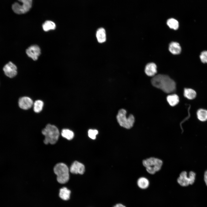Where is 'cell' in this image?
Listing matches in <instances>:
<instances>
[{
    "mask_svg": "<svg viewBox=\"0 0 207 207\" xmlns=\"http://www.w3.org/2000/svg\"><path fill=\"white\" fill-rule=\"evenodd\" d=\"M151 83L154 87L164 92L169 93L174 92L176 89L175 82L168 76L164 74H158L152 79Z\"/></svg>",
    "mask_w": 207,
    "mask_h": 207,
    "instance_id": "obj_1",
    "label": "cell"
},
{
    "mask_svg": "<svg viewBox=\"0 0 207 207\" xmlns=\"http://www.w3.org/2000/svg\"><path fill=\"white\" fill-rule=\"evenodd\" d=\"M42 133L45 136L44 142L46 144L49 143L55 144L57 141L60 135L58 128L55 125L50 124L46 125L42 130Z\"/></svg>",
    "mask_w": 207,
    "mask_h": 207,
    "instance_id": "obj_2",
    "label": "cell"
},
{
    "mask_svg": "<svg viewBox=\"0 0 207 207\" xmlns=\"http://www.w3.org/2000/svg\"><path fill=\"white\" fill-rule=\"evenodd\" d=\"M162 161L158 158L150 157L143 160V166L147 172L151 175H154L160 171L163 165Z\"/></svg>",
    "mask_w": 207,
    "mask_h": 207,
    "instance_id": "obj_3",
    "label": "cell"
},
{
    "mask_svg": "<svg viewBox=\"0 0 207 207\" xmlns=\"http://www.w3.org/2000/svg\"><path fill=\"white\" fill-rule=\"evenodd\" d=\"M54 173L57 176V181L61 184L67 183L69 179V170L67 166L62 163L57 164L53 168Z\"/></svg>",
    "mask_w": 207,
    "mask_h": 207,
    "instance_id": "obj_4",
    "label": "cell"
},
{
    "mask_svg": "<svg viewBox=\"0 0 207 207\" xmlns=\"http://www.w3.org/2000/svg\"><path fill=\"white\" fill-rule=\"evenodd\" d=\"M126 112L124 109L120 110L117 115V121L120 125L125 128L130 129L133 126L135 118L132 114H130L128 118L126 116Z\"/></svg>",
    "mask_w": 207,
    "mask_h": 207,
    "instance_id": "obj_5",
    "label": "cell"
},
{
    "mask_svg": "<svg viewBox=\"0 0 207 207\" xmlns=\"http://www.w3.org/2000/svg\"><path fill=\"white\" fill-rule=\"evenodd\" d=\"M196 178L195 173L193 171H190L188 174L185 171L182 172L177 179L178 183L182 187H187L193 185L195 182Z\"/></svg>",
    "mask_w": 207,
    "mask_h": 207,
    "instance_id": "obj_6",
    "label": "cell"
},
{
    "mask_svg": "<svg viewBox=\"0 0 207 207\" xmlns=\"http://www.w3.org/2000/svg\"><path fill=\"white\" fill-rule=\"evenodd\" d=\"M22 3L15 2L12 6L13 11L18 14H24L28 12L31 7L32 0H18Z\"/></svg>",
    "mask_w": 207,
    "mask_h": 207,
    "instance_id": "obj_7",
    "label": "cell"
},
{
    "mask_svg": "<svg viewBox=\"0 0 207 207\" xmlns=\"http://www.w3.org/2000/svg\"><path fill=\"white\" fill-rule=\"evenodd\" d=\"M3 70L5 75L9 78L14 77L17 74V67L11 62L5 65Z\"/></svg>",
    "mask_w": 207,
    "mask_h": 207,
    "instance_id": "obj_8",
    "label": "cell"
},
{
    "mask_svg": "<svg viewBox=\"0 0 207 207\" xmlns=\"http://www.w3.org/2000/svg\"><path fill=\"white\" fill-rule=\"evenodd\" d=\"M26 53L29 57L35 61L37 60L41 54V49L38 45H32L26 50Z\"/></svg>",
    "mask_w": 207,
    "mask_h": 207,
    "instance_id": "obj_9",
    "label": "cell"
},
{
    "mask_svg": "<svg viewBox=\"0 0 207 207\" xmlns=\"http://www.w3.org/2000/svg\"><path fill=\"white\" fill-rule=\"evenodd\" d=\"M33 104V101L32 99L27 97H21L19 100V106L23 110H27L30 108Z\"/></svg>",
    "mask_w": 207,
    "mask_h": 207,
    "instance_id": "obj_10",
    "label": "cell"
},
{
    "mask_svg": "<svg viewBox=\"0 0 207 207\" xmlns=\"http://www.w3.org/2000/svg\"><path fill=\"white\" fill-rule=\"evenodd\" d=\"M70 170L73 174H83L85 172V167L81 163L75 161L71 165Z\"/></svg>",
    "mask_w": 207,
    "mask_h": 207,
    "instance_id": "obj_11",
    "label": "cell"
},
{
    "mask_svg": "<svg viewBox=\"0 0 207 207\" xmlns=\"http://www.w3.org/2000/svg\"><path fill=\"white\" fill-rule=\"evenodd\" d=\"M145 72L148 76H154L157 72V67L156 64L153 63L148 64L145 66Z\"/></svg>",
    "mask_w": 207,
    "mask_h": 207,
    "instance_id": "obj_12",
    "label": "cell"
},
{
    "mask_svg": "<svg viewBox=\"0 0 207 207\" xmlns=\"http://www.w3.org/2000/svg\"><path fill=\"white\" fill-rule=\"evenodd\" d=\"M96 37L98 42L103 43L106 40V34L105 29L100 28L97 29L96 33Z\"/></svg>",
    "mask_w": 207,
    "mask_h": 207,
    "instance_id": "obj_13",
    "label": "cell"
},
{
    "mask_svg": "<svg viewBox=\"0 0 207 207\" xmlns=\"http://www.w3.org/2000/svg\"><path fill=\"white\" fill-rule=\"evenodd\" d=\"M169 49L170 52L173 54H179L181 51V48L179 44L176 42H173L169 45Z\"/></svg>",
    "mask_w": 207,
    "mask_h": 207,
    "instance_id": "obj_14",
    "label": "cell"
},
{
    "mask_svg": "<svg viewBox=\"0 0 207 207\" xmlns=\"http://www.w3.org/2000/svg\"><path fill=\"white\" fill-rule=\"evenodd\" d=\"M137 184L138 187L142 189H147L150 185V182L147 178L144 177H141L138 179Z\"/></svg>",
    "mask_w": 207,
    "mask_h": 207,
    "instance_id": "obj_15",
    "label": "cell"
},
{
    "mask_svg": "<svg viewBox=\"0 0 207 207\" xmlns=\"http://www.w3.org/2000/svg\"><path fill=\"white\" fill-rule=\"evenodd\" d=\"M70 191L66 187H64L60 189L59 196L62 199L67 200L70 198Z\"/></svg>",
    "mask_w": 207,
    "mask_h": 207,
    "instance_id": "obj_16",
    "label": "cell"
},
{
    "mask_svg": "<svg viewBox=\"0 0 207 207\" xmlns=\"http://www.w3.org/2000/svg\"><path fill=\"white\" fill-rule=\"evenodd\" d=\"M166 99L169 105L172 106H176L179 102V96L176 94L168 95Z\"/></svg>",
    "mask_w": 207,
    "mask_h": 207,
    "instance_id": "obj_17",
    "label": "cell"
},
{
    "mask_svg": "<svg viewBox=\"0 0 207 207\" xmlns=\"http://www.w3.org/2000/svg\"><path fill=\"white\" fill-rule=\"evenodd\" d=\"M184 95L185 97L189 99H193L195 97L196 93L193 89L186 88L184 89Z\"/></svg>",
    "mask_w": 207,
    "mask_h": 207,
    "instance_id": "obj_18",
    "label": "cell"
},
{
    "mask_svg": "<svg viewBox=\"0 0 207 207\" xmlns=\"http://www.w3.org/2000/svg\"><path fill=\"white\" fill-rule=\"evenodd\" d=\"M198 119L200 121L204 122L207 120V110L200 109L198 110L197 112Z\"/></svg>",
    "mask_w": 207,
    "mask_h": 207,
    "instance_id": "obj_19",
    "label": "cell"
},
{
    "mask_svg": "<svg viewBox=\"0 0 207 207\" xmlns=\"http://www.w3.org/2000/svg\"><path fill=\"white\" fill-rule=\"evenodd\" d=\"M43 29L45 31H48L49 30H54L55 28L56 25L53 22L47 20L43 24Z\"/></svg>",
    "mask_w": 207,
    "mask_h": 207,
    "instance_id": "obj_20",
    "label": "cell"
},
{
    "mask_svg": "<svg viewBox=\"0 0 207 207\" xmlns=\"http://www.w3.org/2000/svg\"><path fill=\"white\" fill-rule=\"evenodd\" d=\"M61 135L62 136L68 140L72 139L74 135L73 132L68 129H62L61 131Z\"/></svg>",
    "mask_w": 207,
    "mask_h": 207,
    "instance_id": "obj_21",
    "label": "cell"
},
{
    "mask_svg": "<svg viewBox=\"0 0 207 207\" xmlns=\"http://www.w3.org/2000/svg\"><path fill=\"white\" fill-rule=\"evenodd\" d=\"M43 102L41 100L36 101L33 104V110L36 113L40 112L42 110L43 106Z\"/></svg>",
    "mask_w": 207,
    "mask_h": 207,
    "instance_id": "obj_22",
    "label": "cell"
},
{
    "mask_svg": "<svg viewBox=\"0 0 207 207\" xmlns=\"http://www.w3.org/2000/svg\"><path fill=\"white\" fill-rule=\"evenodd\" d=\"M167 24L170 28L174 30H177L179 27L178 22L177 20L173 18L169 19L167 21Z\"/></svg>",
    "mask_w": 207,
    "mask_h": 207,
    "instance_id": "obj_23",
    "label": "cell"
},
{
    "mask_svg": "<svg viewBox=\"0 0 207 207\" xmlns=\"http://www.w3.org/2000/svg\"><path fill=\"white\" fill-rule=\"evenodd\" d=\"M98 133V131L96 130L89 129L88 131L89 137L93 139H95L96 138V135Z\"/></svg>",
    "mask_w": 207,
    "mask_h": 207,
    "instance_id": "obj_24",
    "label": "cell"
},
{
    "mask_svg": "<svg viewBox=\"0 0 207 207\" xmlns=\"http://www.w3.org/2000/svg\"><path fill=\"white\" fill-rule=\"evenodd\" d=\"M200 58L202 62L207 63V51L202 52L200 55Z\"/></svg>",
    "mask_w": 207,
    "mask_h": 207,
    "instance_id": "obj_25",
    "label": "cell"
},
{
    "mask_svg": "<svg viewBox=\"0 0 207 207\" xmlns=\"http://www.w3.org/2000/svg\"><path fill=\"white\" fill-rule=\"evenodd\" d=\"M204 179L205 184L207 186V170L205 171L204 173Z\"/></svg>",
    "mask_w": 207,
    "mask_h": 207,
    "instance_id": "obj_26",
    "label": "cell"
},
{
    "mask_svg": "<svg viewBox=\"0 0 207 207\" xmlns=\"http://www.w3.org/2000/svg\"><path fill=\"white\" fill-rule=\"evenodd\" d=\"M113 207H126L121 204H116Z\"/></svg>",
    "mask_w": 207,
    "mask_h": 207,
    "instance_id": "obj_27",
    "label": "cell"
}]
</instances>
